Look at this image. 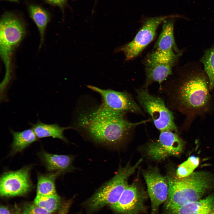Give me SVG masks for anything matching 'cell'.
Returning <instances> with one entry per match:
<instances>
[{
  "instance_id": "8fae6325",
  "label": "cell",
  "mask_w": 214,
  "mask_h": 214,
  "mask_svg": "<svg viewBox=\"0 0 214 214\" xmlns=\"http://www.w3.org/2000/svg\"><path fill=\"white\" fill-rule=\"evenodd\" d=\"M87 86L100 95L102 102L100 106L102 108L125 114L128 112L142 113L140 108L132 96L126 92L104 89L91 85Z\"/></svg>"
},
{
  "instance_id": "d4e9b609",
  "label": "cell",
  "mask_w": 214,
  "mask_h": 214,
  "mask_svg": "<svg viewBox=\"0 0 214 214\" xmlns=\"http://www.w3.org/2000/svg\"><path fill=\"white\" fill-rule=\"evenodd\" d=\"M47 3L54 5L57 6L62 10L66 5L67 0H45Z\"/></svg>"
},
{
  "instance_id": "9a60e30c",
  "label": "cell",
  "mask_w": 214,
  "mask_h": 214,
  "mask_svg": "<svg viewBox=\"0 0 214 214\" xmlns=\"http://www.w3.org/2000/svg\"><path fill=\"white\" fill-rule=\"evenodd\" d=\"M166 214H214V194Z\"/></svg>"
},
{
  "instance_id": "7a4b0ae2",
  "label": "cell",
  "mask_w": 214,
  "mask_h": 214,
  "mask_svg": "<svg viewBox=\"0 0 214 214\" xmlns=\"http://www.w3.org/2000/svg\"><path fill=\"white\" fill-rule=\"evenodd\" d=\"M167 177L169 191L164 206L166 214L201 199L213 185V177L203 171L194 172L182 178Z\"/></svg>"
},
{
  "instance_id": "484cf974",
  "label": "cell",
  "mask_w": 214,
  "mask_h": 214,
  "mask_svg": "<svg viewBox=\"0 0 214 214\" xmlns=\"http://www.w3.org/2000/svg\"><path fill=\"white\" fill-rule=\"evenodd\" d=\"M72 202L71 200H69L64 203L62 205L58 214H68Z\"/></svg>"
},
{
  "instance_id": "5b68a950",
  "label": "cell",
  "mask_w": 214,
  "mask_h": 214,
  "mask_svg": "<svg viewBox=\"0 0 214 214\" xmlns=\"http://www.w3.org/2000/svg\"><path fill=\"white\" fill-rule=\"evenodd\" d=\"M143 160L140 159L134 165L129 162L120 167L114 176L101 186L85 202L84 205L89 212H95L104 206L117 202L128 185L129 177L136 171Z\"/></svg>"
},
{
  "instance_id": "e0dca14e",
  "label": "cell",
  "mask_w": 214,
  "mask_h": 214,
  "mask_svg": "<svg viewBox=\"0 0 214 214\" xmlns=\"http://www.w3.org/2000/svg\"><path fill=\"white\" fill-rule=\"evenodd\" d=\"M30 124L38 139L52 137L68 142L64 135V132L69 127H62L56 124L45 123L39 120L35 123Z\"/></svg>"
},
{
  "instance_id": "5bb4252c",
  "label": "cell",
  "mask_w": 214,
  "mask_h": 214,
  "mask_svg": "<svg viewBox=\"0 0 214 214\" xmlns=\"http://www.w3.org/2000/svg\"><path fill=\"white\" fill-rule=\"evenodd\" d=\"M40 157L46 169L50 172L61 174L71 171L73 157L71 155L54 154L43 151Z\"/></svg>"
},
{
  "instance_id": "cb8c5ba5",
  "label": "cell",
  "mask_w": 214,
  "mask_h": 214,
  "mask_svg": "<svg viewBox=\"0 0 214 214\" xmlns=\"http://www.w3.org/2000/svg\"><path fill=\"white\" fill-rule=\"evenodd\" d=\"M21 214H52V213L34 203L26 204Z\"/></svg>"
},
{
  "instance_id": "ba28073f",
  "label": "cell",
  "mask_w": 214,
  "mask_h": 214,
  "mask_svg": "<svg viewBox=\"0 0 214 214\" xmlns=\"http://www.w3.org/2000/svg\"><path fill=\"white\" fill-rule=\"evenodd\" d=\"M177 15H171L145 18L142 21L140 29L133 40L116 48L114 52L123 53L126 61L135 58L154 39L159 26L166 19Z\"/></svg>"
},
{
  "instance_id": "6da1fadb",
  "label": "cell",
  "mask_w": 214,
  "mask_h": 214,
  "mask_svg": "<svg viewBox=\"0 0 214 214\" xmlns=\"http://www.w3.org/2000/svg\"><path fill=\"white\" fill-rule=\"evenodd\" d=\"M125 114L114 112L100 106L80 114L78 127L93 141L109 146H117L123 143L132 131L149 120L132 122Z\"/></svg>"
},
{
  "instance_id": "30bf717a",
  "label": "cell",
  "mask_w": 214,
  "mask_h": 214,
  "mask_svg": "<svg viewBox=\"0 0 214 214\" xmlns=\"http://www.w3.org/2000/svg\"><path fill=\"white\" fill-rule=\"evenodd\" d=\"M147 194L138 183L128 185L117 202L109 205L116 214H141L146 212Z\"/></svg>"
},
{
  "instance_id": "ffe728a7",
  "label": "cell",
  "mask_w": 214,
  "mask_h": 214,
  "mask_svg": "<svg viewBox=\"0 0 214 214\" xmlns=\"http://www.w3.org/2000/svg\"><path fill=\"white\" fill-rule=\"evenodd\" d=\"M61 174L56 172L38 174L36 195L47 196L56 193L55 181L57 177Z\"/></svg>"
},
{
  "instance_id": "8992f818",
  "label": "cell",
  "mask_w": 214,
  "mask_h": 214,
  "mask_svg": "<svg viewBox=\"0 0 214 214\" xmlns=\"http://www.w3.org/2000/svg\"><path fill=\"white\" fill-rule=\"evenodd\" d=\"M180 17L178 15L164 21L161 32L153 48L145 58L144 65L163 63L175 65L176 64L182 52L176 44L174 26L176 19Z\"/></svg>"
},
{
  "instance_id": "603a6c76",
  "label": "cell",
  "mask_w": 214,
  "mask_h": 214,
  "mask_svg": "<svg viewBox=\"0 0 214 214\" xmlns=\"http://www.w3.org/2000/svg\"><path fill=\"white\" fill-rule=\"evenodd\" d=\"M199 163V157L194 156L189 157L178 166L176 171V176L179 178H182L190 175L193 172Z\"/></svg>"
},
{
  "instance_id": "d6986e66",
  "label": "cell",
  "mask_w": 214,
  "mask_h": 214,
  "mask_svg": "<svg viewBox=\"0 0 214 214\" xmlns=\"http://www.w3.org/2000/svg\"><path fill=\"white\" fill-rule=\"evenodd\" d=\"M29 10L30 16L39 32L40 43L39 48H40L44 42L45 31L50 20V15L46 11L37 5H30Z\"/></svg>"
},
{
  "instance_id": "83f0119b",
  "label": "cell",
  "mask_w": 214,
  "mask_h": 214,
  "mask_svg": "<svg viewBox=\"0 0 214 214\" xmlns=\"http://www.w3.org/2000/svg\"><path fill=\"white\" fill-rule=\"evenodd\" d=\"M9 0L12 1H18V0Z\"/></svg>"
},
{
  "instance_id": "3957f363",
  "label": "cell",
  "mask_w": 214,
  "mask_h": 214,
  "mask_svg": "<svg viewBox=\"0 0 214 214\" xmlns=\"http://www.w3.org/2000/svg\"><path fill=\"white\" fill-rule=\"evenodd\" d=\"M174 82L167 84L166 93L179 109L198 111L209 103V84L204 76L194 75Z\"/></svg>"
},
{
  "instance_id": "ac0fdd59",
  "label": "cell",
  "mask_w": 214,
  "mask_h": 214,
  "mask_svg": "<svg viewBox=\"0 0 214 214\" xmlns=\"http://www.w3.org/2000/svg\"><path fill=\"white\" fill-rule=\"evenodd\" d=\"M10 132L13 139L11 144L12 154L22 152L38 139L32 128L21 131H15L11 130Z\"/></svg>"
},
{
  "instance_id": "277c9868",
  "label": "cell",
  "mask_w": 214,
  "mask_h": 214,
  "mask_svg": "<svg viewBox=\"0 0 214 214\" xmlns=\"http://www.w3.org/2000/svg\"><path fill=\"white\" fill-rule=\"evenodd\" d=\"M26 33L24 23L19 17L10 12L3 15L0 22V54L5 69V75L1 86L3 89L11 79L14 51Z\"/></svg>"
},
{
  "instance_id": "4fadbf2b",
  "label": "cell",
  "mask_w": 214,
  "mask_h": 214,
  "mask_svg": "<svg viewBox=\"0 0 214 214\" xmlns=\"http://www.w3.org/2000/svg\"><path fill=\"white\" fill-rule=\"evenodd\" d=\"M142 174L151 202L150 214H157L160 206L166 202L168 197L167 177L162 176L156 166L150 167L143 171Z\"/></svg>"
},
{
  "instance_id": "44dd1931",
  "label": "cell",
  "mask_w": 214,
  "mask_h": 214,
  "mask_svg": "<svg viewBox=\"0 0 214 214\" xmlns=\"http://www.w3.org/2000/svg\"><path fill=\"white\" fill-rule=\"evenodd\" d=\"M34 203L37 205L52 213L59 207L61 198L57 193L47 196L36 195Z\"/></svg>"
},
{
  "instance_id": "7c38bea8",
  "label": "cell",
  "mask_w": 214,
  "mask_h": 214,
  "mask_svg": "<svg viewBox=\"0 0 214 214\" xmlns=\"http://www.w3.org/2000/svg\"><path fill=\"white\" fill-rule=\"evenodd\" d=\"M30 169V166H25L17 170L4 173L0 180L1 196H15L28 192L32 186Z\"/></svg>"
},
{
  "instance_id": "52a82bcc",
  "label": "cell",
  "mask_w": 214,
  "mask_h": 214,
  "mask_svg": "<svg viewBox=\"0 0 214 214\" xmlns=\"http://www.w3.org/2000/svg\"><path fill=\"white\" fill-rule=\"evenodd\" d=\"M137 98L141 106L149 115L156 128L160 131H177L171 111L162 98L150 94L147 88L136 90Z\"/></svg>"
},
{
  "instance_id": "2e32d148",
  "label": "cell",
  "mask_w": 214,
  "mask_h": 214,
  "mask_svg": "<svg viewBox=\"0 0 214 214\" xmlns=\"http://www.w3.org/2000/svg\"><path fill=\"white\" fill-rule=\"evenodd\" d=\"M175 65L170 64L158 63L145 65L146 80L145 87L154 82L160 84L172 75V69Z\"/></svg>"
},
{
  "instance_id": "7402d4cb",
  "label": "cell",
  "mask_w": 214,
  "mask_h": 214,
  "mask_svg": "<svg viewBox=\"0 0 214 214\" xmlns=\"http://www.w3.org/2000/svg\"><path fill=\"white\" fill-rule=\"evenodd\" d=\"M200 61L209 78L210 90L214 87V45L206 50Z\"/></svg>"
},
{
  "instance_id": "4316f807",
  "label": "cell",
  "mask_w": 214,
  "mask_h": 214,
  "mask_svg": "<svg viewBox=\"0 0 214 214\" xmlns=\"http://www.w3.org/2000/svg\"><path fill=\"white\" fill-rule=\"evenodd\" d=\"M0 214H11L8 209L4 206H1Z\"/></svg>"
},
{
  "instance_id": "9c48e42d",
  "label": "cell",
  "mask_w": 214,
  "mask_h": 214,
  "mask_svg": "<svg viewBox=\"0 0 214 214\" xmlns=\"http://www.w3.org/2000/svg\"><path fill=\"white\" fill-rule=\"evenodd\" d=\"M182 140L175 133L171 131H161L158 140L149 143L145 153L150 159L160 161L171 156L178 155L182 152Z\"/></svg>"
}]
</instances>
